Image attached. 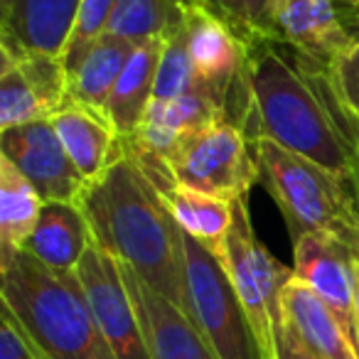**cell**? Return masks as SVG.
Masks as SVG:
<instances>
[{
    "mask_svg": "<svg viewBox=\"0 0 359 359\" xmlns=\"http://www.w3.org/2000/svg\"><path fill=\"white\" fill-rule=\"evenodd\" d=\"M69 101L62 57L0 40V130L52 121Z\"/></svg>",
    "mask_w": 359,
    "mask_h": 359,
    "instance_id": "cell-9",
    "label": "cell"
},
{
    "mask_svg": "<svg viewBox=\"0 0 359 359\" xmlns=\"http://www.w3.org/2000/svg\"><path fill=\"white\" fill-rule=\"evenodd\" d=\"M81 0H0V40L62 57Z\"/></svg>",
    "mask_w": 359,
    "mask_h": 359,
    "instance_id": "cell-16",
    "label": "cell"
},
{
    "mask_svg": "<svg viewBox=\"0 0 359 359\" xmlns=\"http://www.w3.org/2000/svg\"><path fill=\"white\" fill-rule=\"evenodd\" d=\"M266 35L330 65L352 32L344 27L337 0H269Z\"/></svg>",
    "mask_w": 359,
    "mask_h": 359,
    "instance_id": "cell-13",
    "label": "cell"
},
{
    "mask_svg": "<svg viewBox=\"0 0 359 359\" xmlns=\"http://www.w3.org/2000/svg\"><path fill=\"white\" fill-rule=\"evenodd\" d=\"M74 273L84 288L91 313H94L114 357L153 359L118 261L106 254L101 246L91 244Z\"/></svg>",
    "mask_w": 359,
    "mask_h": 359,
    "instance_id": "cell-10",
    "label": "cell"
},
{
    "mask_svg": "<svg viewBox=\"0 0 359 359\" xmlns=\"http://www.w3.org/2000/svg\"><path fill=\"white\" fill-rule=\"evenodd\" d=\"M163 40L165 37L135 45L114 86V94L106 106V118L111 121L121 140L133 138L148 114L163 55Z\"/></svg>",
    "mask_w": 359,
    "mask_h": 359,
    "instance_id": "cell-19",
    "label": "cell"
},
{
    "mask_svg": "<svg viewBox=\"0 0 359 359\" xmlns=\"http://www.w3.org/2000/svg\"><path fill=\"white\" fill-rule=\"evenodd\" d=\"M354 15H359V11H357V13H354Z\"/></svg>",
    "mask_w": 359,
    "mask_h": 359,
    "instance_id": "cell-34",
    "label": "cell"
},
{
    "mask_svg": "<svg viewBox=\"0 0 359 359\" xmlns=\"http://www.w3.org/2000/svg\"><path fill=\"white\" fill-rule=\"evenodd\" d=\"M357 349H359V285H357Z\"/></svg>",
    "mask_w": 359,
    "mask_h": 359,
    "instance_id": "cell-32",
    "label": "cell"
},
{
    "mask_svg": "<svg viewBox=\"0 0 359 359\" xmlns=\"http://www.w3.org/2000/svg\"><path fill=\"white\" fill-rule=\"evenodd\" d=\"M195 89H200V81H197L195 69H192L185 30L180 25L177 30H172L163 40V55H160V67H158V76H155V89H153L150 106L170 104V101L190 94Z\"/></svg>",
    "mask_w": 359,
    "mask_h": 359,
    "instance_id": "cell-24",
    "label": "cell"
},
{
    "mask_svg": "<svg viewBox=\"0 0 359 359\" xmlns=\"http://www.w3.org/2000/svg\"><path fill=\"white\" fill-rule=\"evenodd\" d=\"M160 195L180 229L195 241H200L217 259L224 254L226 239H229L231 224H234V202L177 185V182L160 187Z\"/></svg>",
    "mask_w": 359,
    "mask_h": 359,
    "instance_id": "cell-20",
    "label": "cell"
},
{
    "mask_svg": "<svg viewBox=\"0 0 359 359\" xmlns=\"http://www.w3.org/2000/svg\"><path fill=\"white\" fill-rule=\"evenodd\" d=\"M180 25H182L180 0H118L104 35L123 37L133 45H140L168 37Z\"/></svg>",
    "mask_w": 359,
    "mask_h": 359,
    "instance_id": "cell-23",
    "label": "cell"
},
{
    "mask_svg": "<svg viewBox=\"0 0 359 359\" xmlns=\"http://www.w3.org/2000/svg\"><path fill=\"white\" fill-rule=\"evenodd\" d=\"M45 200L25 175L0 155V261L25 249L40 222Z\"/></svg>",
    "mask_w": 359,
    "mask_h": 359,
    "instance_id": "cell-22",
    "label": "cell"
},
{
    "mask_svg": "<svg viewBox=\"0 0 359 359\" xmlns=\"http://www.w3.org/2000/svg\"><path fill=\"white\" fill-rule=\"evenodd\" d=\"M0 359H40L8 310L0 313Z\"/></svg>",
    "mask_w": 359,
    "mask_h": 359,
    "instance_id": "cell-28",
    "label": "cell"
},
{
    "mask_svg": "<svg viewBox=\"0 0 359 359\" xmlns=\"http://www.w3.org/2000/svg\"><path fill=\"white\" fill-rule=\"evenodd\" d=\"M52 126L86 182L96 180L123 155V140L118 138L111 121L74 101H67L65 109L52 118Z\"/></svg>",
    "mask_w": 359,
    "mask_h": 359,
    "instance_id": "cell-18",
    "label": "cell"
},
{
    "mask_svg": "<svg viewBox=\"0 0 359 359\" xmlns=\"http://www.w3.org/2000/svg\"><path fill=\"white\" fill-rule=\"evenodd\" d=\"M210 6H212V0H210Z\"/></svg>",
    "mask_w": 359,
    "mask_h": 359,
    "instance_id": "cell-35",
    "label": "cell"
},
{
    "mask_svg": "<svg viewBox=\"0 0 359 359\" xmlns=\"http://www.w3.org/2000/svg\"><path fill=\"white\" fill-rule=\"evenodd\" d=\"M0 155L25 175L45 202L79 205L81 192L89 185L72 163L52 121H35L0 130Z\"/></svg>",
    "mask_w": 359,
    "mask_h": 359,
    "instance_id": "cell-11",
    "label": "cell"
},
{
    "mask_svg": "<svg viewBox=\"0 0 359 359\" xmlns=\"http://www.w3.org/2000/svg\"><path fill=\"white\" fill-rule=\"evenodd\" d=\"M121 273L128 285V293L133 298L138 323L143 327L145 342H148L153 359H217L212 347L205 342L192 320L187 318L177 305L168 298L155 293L150 285H145L126 264H121Z\"/></svg>",
    "mask_w": 359,
    "mask_h": 359,
    "instance_id": "cell-14",
    "label": "cell"
},
{
    "mask_svg": "<svg viewBox=\"0 0 359 359\" xmlns=\"http://www.w3.org/2000/svg\"><path fill=\"white\" fill-rule=\"evenodd\" d=\"M244 40V114L239 126L249 140H273L352 185V121L334 99L327 65L269 35Z\"/></svg>",
    "mask_w": 359,
    "mask_h": 359,
    "instance_id": "cell-1",
    "label": "cell"
},
{
    "mask_svg": "<svg viewBox=\"0 0 359 359\" xmlns=\"http://www.w3.org/2000/svg\"><path fill=\"white\" fill-rule=\"evenodd\" d=\"M251 145L259 182L278 205L290 239L330 234L359 251V205L349 182L273 140L256 138Z\"/></svg>",
    "mask_w": 359,
    "mask_h": 359,
    "instance_id": "cell-4",
    "label": "cell"
},
{
    "mask_svg": "<svg viewBox=\"0 0 359 359\" xmlns=\"http://www.w3.org/2000/svg\"><path fill=\"white\" fill-rule=\"evenodd\" d=\"M116 3H118V0H81L79 13H76L74 30H72L69 42H67L65 52H62V62H65V67H67V76H69V72L79 65V60L86 55V50L104 35Z\"/></svg>",
    "mask_w": 359,
    "mask_h": 359,
    "instance_id": "cell-25",
    "label": "cell"
},
{
    "mask_svg": "<svg viewBox=\"0 0 359 359\" xmlns=\"http://www.w3.org/2000/svg\"><path fill=\"white\" fill-rule=\"evenodd\" d=\"M352 143H354V175H352V187H354V197H357L359 205V123L352 121Z\"/></svg>",
    "mask_w": 359,
    "mask_h": 359,
    "instance_id": "cell-30",
    "label": "cell"
},
{
    "mask_svg": "<svg viewBox=\"0 0 359 359\" xmlns=\"http://www.w3.org/2000/svg\"><path fill=\"white\" fill-rule=\"evenodd\" d=\"M226 276L236 290L261 357L278 359V332L283 325V288L293 278V269H285L269 254L256 236L249 217V202H234V224L219 256Z\"/></svg>",
    "mask_w": 359,
    "mask_h": 359,
    "instance_id": "cell-5",
    "label": "cell"
},
{
    "mask_svg": "<svg viewBox=\"0 0 359 359\" xmlns=\"http://www.w3.org/2000/svg\"><path fill=\"white\" fill-rule=\"evenodd\" d=\"M180 3H210V0H180Z\"/></svg>",
    "mask_w": 359,
    "mask_h": 359,
    "instance_id": "cell-33",
    "label": "cell"
},
{
    "mask_svg": "<svg viewBox=\"0 0 359 359\" xmlns=\"http://www.w3.org/2000/svg\"><path fill=\"white\" fill-rule=\"evenodd\" d=\"M278 359H313L295 344V339L290 337L283 325H280V332H278Z\"/></svg>",
    "mask_w": 359,
    "mask_h": 359,
    "instance_id": "cell-29",
    "label": "cell"
},
{
    "mask_svg": "<svg viewBox=\"0 0 359 359\" xmlns=\"http://www.w3.org/2000/svg\"><path fill=\"white\" fill-rule=\"evenodd\" d=\"M185 315L217 359H264L222 261L182 231Z\"/></svg>",
    "mask_w": 359,
    "mask_h": 359,
    "instance_id": "cell-7",
    "label": "cell"
},
{
    "mask_svg": "<svg viewBox=\"0 0 359 359\" xmlns=\"http://www.w3.org/2000/svg\"><path fill=\"white\" fill-rule=\"evenodd\" d=\"M182 30L195 76L239 126L244 109L246 40L210 3H182Z\"/></svg>",
    "mask_w": 359,
    "mask_h": 359,
    "instance_id": "cell-8",
    "label": "cell"
},
{
    "mask_svg": "<svg viewBox=\"0 0 359 359\" xmlns=\"http://www.w3.org/2000/svg\"><path fill=\"white\" fill-rule=\"evenodd\" d=\"M165 168L177 185L229 202H249L251 187L259 182L254 145L226 116L182 135L165 158Z\"/></svg>",
    "mask_w": 359,
    "mask_h": 359,
    "instance_id": "cell-6",
    "label": "cell"
},
{
    "mask_svg": "<svg viewBox=\"0 0 359 359\" xmlns=\"http://www.w3.org/2000/svg\"><path fill=\"white\" fill-rule=\"evenodd\" d=\"M212 8L222 13L239 35H266L269 0H212Z\"/></svg>",
    "mask_w": 359,
    "mask_h": 359,
    "instance_id": "cell-27",
    "label": "cell"
},
{
    "mask_svg": "<svg viewBox=\"0 0 359 359\" xmlns=\"http://www.w3.org/2000/svg\"><path fill=\"white\" fill-rule=\"evenodd\" d=\"M327 76L347 118L359 123V32L330 60Z\"/></svg>",
    "mask_w": 359,
    "mask_h": 359,
    "instance_id": "cell-26",
    "label": "cell"
},
{
    "mask_svg": "<svg viewBox=\"0 0 359 359\" xmlns=\"http://www.w3.org/2000/svg\"><path fill=\"white\" fill-rule=\"evenodd\" d=\"M0 300L40 359H116L76 273L18 251L0 261Z\"/></svg>",
    "mask_w": 359,
    "mask_h": 359,
    "instance_id": "cell-3",
    "label": "cell"
},
{
    "mask_svg": "<svg viewBox=\"0 0 359 359\" xmlns=\"http://www.w3.org/2000/svg\"><path fill=\"white\" fill-rule=\"evenodd\" d=\"M283 327L313 359H359V349L313 288L293 278L283 288Z\"/></svg>",
    "mask_w": 359,
    "mask_h": 359,
    "instance_id": "cell-15",
    "label": "cell"
},
{
    "mask_svg": "<svg viewBox=\"0 0 359 359\" xmlns=\"http://www.w3.org/2000/svg\"><path fill=\"white\" fill-rule=\"evenodd\" d=\"M293 276L327 303L357 344L359 251L330 234H303L293 241Z\"/></svg>",
    "mask_w": 359,
    "mask_h": 359,
    "instance_id": "cell-12",
    "label": "cell"
},
{
    "mask_svg": "<svg viewBox=\"0 0 359 359\" xmlns=\"http://www.w3.org/2000/svg\"><path fill=\"white\" fill-rule=\"evenodd\" d=\"M337 3H342L347 11H352V13H357L359 11V0H337Z\"/></svg>",
    "mask_w": 359,
    "mask_h": 359,
    "instance_id": "cell-31",
    "label": "cell"
},
{
    "mask_svg": "<svg viewBox=\"0 0 359 359\" xmlns=\"http://www.w3.org/2000/svg\"><path fill=\"white\" fill-rule=\"evenodd\" d=\"M91 244H94V234L79 205L45 202L40 222L22 251H27L47 269L74 273Z\"/></svg>",
    "mask_w": 359,
    "mask_h": 359,
    "instance_id": "cell-17",
    "label": "cell"
},
{
    "mask_svg": "<svg viewBox=\"0 0 359 359\" xmlns=\"http://www.w3.org/2000/svg\"><path fill=\"white\" fill-rule=\"evenodd\" d=\"M79 207L94 244L185 313L182 229L158 185L126 148L114 165L84 187Z\"/></svg>",
    "mask_w": 359,
    "mask_h": 359,
    "instance_id": "cell-2",
    "label": "cell"
},
{
    "mask_svg": "<svg viewBox=\"0 0 359 359\" xmlns=\"http://www.w3.org/2000/svg\"><path fill=\"white\" fill-rule=\"evenodd\" d=\"M133 42L123 37L101 35L86 50L79 65L69 72V101L106 116L114 86L133 52Z\"/></svg>",
    "mask_w": 359,
    "mask_h": 359,
    "instance_id": "cell-21",
    "label": "cell"
}]
</instances>
